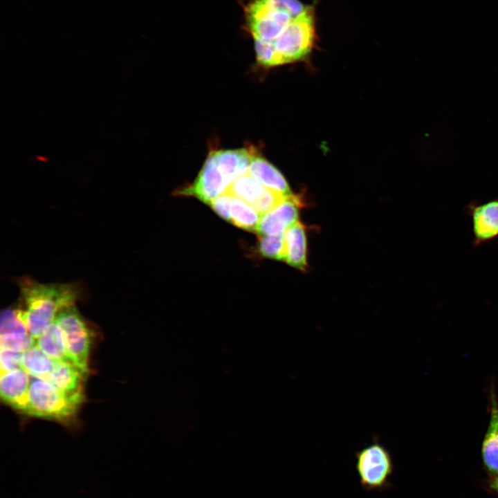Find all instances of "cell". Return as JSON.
Here are the masks:
<instances>
[{"label":"cell","mask_w":498,"mask_h":498,"mask_svg":"<svg viewBox=\"0 0 498 498\" xmlns=\"http://www.w3.org/2000/svg\"><path fill=\"white\" fill-rule=\"evenodd\" d=\"M17 284L21 295L18 315L35 340L60 311L75 305L82 293L77 284H42L29 276L17 279Z\"/></svg>","instance_id":"1"},{"label":"cell","mask_w":498,"mask_h":498,"mask_svg":"<svg viewBox=\"0 0 498 498\" xmlns=\"http://www.w3.org/2000/svg\"><path fill=\"white\" fill-rule=\"evenodd\" d=\"M310 8L299 0H250L244 11L246 26L254 42L272 43Z\"/></svg>","instance_id":"2"},{"label":"cell","mask_w":498,"mask_h":498,"mask_svg":"<svg viewBox=\"0 0 498 498\" xmlns=\"http://www.w3.org/2000/svg\"><path fill=\"white\" fill-rule=\"evenodd\" d=\"M83 390L64 392L51 382L31 377L24 414L59 421L71 420L84 400Z\"/></svg>","instance_id":"3"},{"label":"cell","mask_w":498,"mask_h":498,"mask_svg":"<svg viewBox=\"0 0 498 498\" xmlns=\"http://www.w3.org/2000/svg\"><path fill=\"white\" fill-rule=\"evenodd\" d=\"M355 468L360 484L366 492H384L391 488L394 464L390 451L378 440L355 453Z\"/></svg>","instance_id":"4"},{"label":"cell","mask_w":498,"mask_h":498,"mask_svg":"<svg viewBox=\"0 0 498 498\" xmlns=\"http://www.w3.org/2000/svg\"><path fill=\"white\" fill-rule=\"evenodd\" d=\"M315 38L314 10L311 6L306 12L293 20L274 42L268 44L274 46L284 64L307 56L313 46Z\"/></svg>","instance_id":"5"},{"label":"cell","mask_w":498,"mask_h":498,"mask_svg":"<svg viewBox=\"0 0 498 498\" xmlns=\"http://www.w3.org/2000/svg\"><path fill=\"white\" fill-rule=\"evenodd\" d=\"M55 322L60 327L67 350L75 364L87 375L91 346L89 327L75 305L59 312Z\"/></svg>","instance_id":"6"},{"label":"cell","mask_w":498,"mask_h":498,"mask_svg":"<svg viewBox=\"0 0 498 498\" xmlns=\"http://www.w3.org/2000/svg\"><path fill=\"white\" fill-rule=\"evenodd\" d=\"M464 211L470 217L474 247L498 239V197L486 201L472 200Z\"/></svg>","instance_id":"7"},{"label":"cell","mask_w":498,"mask_h":498,"mask_svg":"<svg viewBox=\"0 0 498 498\" xmlns=\"http://www.w3.org/2000/svg\"><path fill=\"white\" fill-rule=\"evenodd\" d=\"M225 193L246 201L261 216L275 208L284 197L266 187L248 173L236 178Z\"/></svg>","instance_id":"8"},{"label":"cell","mask_w":498,"mask_h":498,"mask_svg":"<svg viewBox=\"0 0 498 498\" xmlns=\"http://www.w3.org/2000/svg\"><path fill=\"white\" fill-rule=\"evenodd\" d=\"M302 205L299 196L293 194L284 196L275 208L261 216L256 232L258 235L284 234L298 221Z\"/></svg>","instance_id":"9"},{"label":"cell","mask_w":498,"mask_h":498,"mask_svg":"<svg viewBox=\"0 0 498 498\" xmlns=\"http://www.w3.org/2000/svg\"><path fill=\"white\" fill-rule=\"evenodd\" d=\"M228 186L210 152L193 183L180 190L178 194L195 196L209 205L213 199L225 193Z\"/></svg>","instance_id":"10"},{"label":"cell","mask_w":498,"mask_h":498,"mask_svg":"<svg viewBox=\"0 0 498 498\" xmlns=\"http://www.w3.org/2000/svg\"><path fill=\"white\" fill-rule=\"evenodd\" d=\"M490 418L481 445V458L488 475L498 476V398L494 382L489 387Z\"/></svg>","instance_id":"11"},{"label":"cell","mask_w":498,"mask_h":498,"mask_svg":"<svg viewBox=\"0 0 498 498\" xmlns=\"http://www.w3.org/2000/svg\"><path fill=\"white\" fill-rule=\"evenodd\" d=\"M31 376L22 368L1 373L2 400L12 408L24 412L28 401Z\"/></svg>","instance_id":"12"},{"label":"cell","mask_w":498,"mask_h":498,"mask_svg":"<svg viewBox=\"0 0 498 498\" xmlns=\"http://www.w3.org/2000/svg\"><path fill=\"white\" fill-rule=\"evenodd\" d=\"M210 153L229 185L236 178L248 173L252 158L257 152L254 148L250 147L212 150Z\"/></svg>","instance_id":"13"},{"label":"cell","mask_w":498,"mask_h":498,"mask_svg":"<svg viewBox=\"0 0 498 498\" xmlns=\"http://www.w3.org/2000/svg\"><path fill=\"white\" fill-rule=\"evenodd\" d=\"M248 173L269 190L282 196L293 194L280 172L257 153L252 158Z\"/></svg>","instance_id":"14"},{"label":"cell","mask_w":498,"mask_h":498,"mask_svg":"<svg viewBox=\"0 0 498 498\" xmlns=\"http://www.w3.org/2000/svg\"><path fill=\"white\" fill-rule=\"evenodd\" d=\"M285 258L290 266L304 270L307 266L306 237L304 226L297 221L284 232Z\"/></svg>","instance_id":"15"},{"label":"cell","mask_w":498,"mask_h":498,"mask_svg":"<svg viewBox=\"0 0 498 498\" xmlns=\"http://www.w3.org/2000/svg\"><path fill=\"white\" fill-rule=\"evenodd\" d=\"M35 345L55 360L76 365L67 350L62 331L55 322L42 331L35 340Z\"/></svg>","instance_id":"16"},{"label":"cell","mask_w":498,"mask_h":498,"mask_svg":"<svg viewBox=\"0 0 498 498\" xmlns=\"http://www.w3.org/2000/svg\"><path fill=\"white\" fill-rule=\"evenodd\" d=\"M86 376L73 364L55 360L48 382L64 392L73 393L82 390V382Z\"/></svg>","instance_id":"17"},{"label":"cell","mask_w":498,"mask_h":498,"mask_svg":"<svg viewBox=\"0 0 498 498\" xmlns=\"http://www.w3.org/2000/svg\"><path fill=\"white\" fill-rule=\"evenodd\" d=\"M54 362L36 345L21 353V367L31 377L48 381Z\"/></svg>","instance_id":"18"},{"label":"cell","mask_w":498,"mask_h":498,"mask_svg":"<svg viewBox=\"0 0 498 498\" xmlns=\"http://www.w3.org/2000/svg\"><path fill=\"white\" fill-rule=\"evenodd\" d=\"M261 215L246 201L231 196L230 221L248 231L256 232Z\"/></svg>","instance_id":"19"},{"label":"cell","mask_w":498,"mask_h":498,"mask_svg":"<svg viewBox=\"0 0 498 498\" xmlns=\"http://www.w3.org/2000/svg\"><path fill=\"white\" fill-rule=\"evenodd\" d=\"M258 245L259 252L263 256L284 261V233L276 235H259Z\"/></svg>","instance_id":"20"},{"label":"cell","mask_w":498,"mask_h":498,"mask_svg":"<svg viewBox=\"0 0 498 498\" xmlns=\"http://www.w3.org/2000/svg\"><path fill=\"white\" fill-rule=\"evenodd\" d=\"M21 353L12 350L1 349L0 351V367L1 373L12 371L21 368Z\"/></svg>","instance_id":"21"},{"label":"cell","mask_w":498,"mask_h":498,"mask_svg":"<svg viewBox=\"0 0 498 498\" xmlns=\"http://www.w3.org/2000/svg\"><path fill=\"white\" fill-rule=\"evenodd\" d=\"M230 195L223 193L209 204L219 216L227 221H230Z\"/></svg>","instance_id":"22"},{"label":"cell","mask_w":498,"mask_h":498,"mask_svg":"<svg viewBox=\"0 0 498 498\" xmlns=\"http://www.w3.org/2000/svg\"><path fill=\"white\" fill-rule=\"evenodd\" d=\"M487 486L492 492L498 495V476L488 475Z\"/></svg>","instance_id":"23"}]
</instances>
